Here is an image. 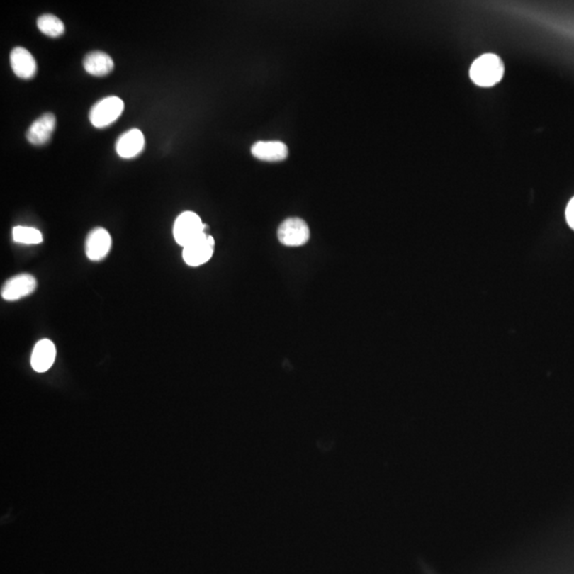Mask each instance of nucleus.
<instances>
[{
  "mask_svg": "<svg viewBox=\"0 0 574 574\" xmlns=\"http://www.w3.org/2000/svg\"><path fill=\"white\" fill-rule=\"evenodd\" d=\"M504 74L503 62L497 55H484L476 59L470 68V78L478 86L497 84Z\"/></svg>",
  "mask_w": 574,
  "mask_h": 574,
  "instance_id": "obj_1",
  "label": "nucleus"
},
{
  "mask_svg": "<svg viewBox=\"0 0 574 574\" xmlns=\"http://www.w3.org/2000/svg\"><path fill=\"white\" fill-rule=\"evenodd\" d=\"M125 104L116 96L103 98L94 104L89 112V120L96 128H106L112 125L123 114Z\"/></svg>",
  "mask_w": 574,
  "mask_h": 574,
  "instance_id": "obj_2",
  "label": "nucleus"
},
{
  "mask_svg": "<svg viewBox=\"0 0 574 574\" xmlns=\"http://www.w3.org/2000/svg\"><path fill=\"white\" fill-rule=\"evenodd\" d=\"M206 225L196 213H182L174 223V237L180 246L185 247L206 232Z\"/></svg>",
  "mask_w": 574,
  "mask_h": 574,
  "instance_id": "obj_3",
  "label": "nucleus"
},
{
  "mask_svg": "<svg viewBox=\"0 0 574 574\" xmlns=\"http://www.w3.org/2000/svg\"><path fill=\"white\" fill-rule=\"evenodd\" d=\"M214 246V238L204 232L199 237L183 247V259L187 265L193 267L203 265L213 257Z\"/></svg>",
  "mask_w": 574,
  "mask_h": 574,
  "instance_id": "obj_4",
  "label": "nucleus"
},
{
  "mask_svg": "<svg viewBox=\"0 0 574 574\" xmlns=\"http://www.w3.org/2000/svg\"><path fill=\"white\" fill-rule=\"evenodd\" d=\"M278 237L285 246L299 247L310 240L308 223L298 217H291L281 223Z\"/></svg>",
  "mask_w": 574,
  "mask_h": 574,
  "instance_id": "obj_5",
  "label": "nucleus"
},
{
  "mask_svg": "<svg viewBox=\"0 0 574 574\" xmlns=\"http://www.w3.org/2000/svg\"><path fill=\"white\" fill-rule=\"evenodd\" d=\"M38 287V281L29 274H21L9 278L1 288V297L6 301H16L31 295Z\"/></svg>",
  "mask_w": 574,
  "mask_h": 574,
  "instance_id": "obj_6",
  "label": "nucleus"
},
{
  "mask_svg": "<svg viewBox=\"0 0 574 574\" xmlns=\"http://www.w3.org/2000/svg\"><path fill=\"white\" fill-rule=\"evenodd\" d=\"M110 234L103 227H95L89 232L85 240V253L91 261H97L103 259L110 252Z\"/></svg>",
  "mask_w": 574,
  "mask_h": 574,
  "instance_id": "obj_7",
  "label": "nucleus"
},
{
  "mask_svg": "<svg viewBox=\"0 0 574 574\" xmlns=\"http://www.w3.org/2000/svg\"><path fill=\"white\" fill-rule=\"evenodd\" d=\"M10 63L13 72L21 79L33 78L38 70L33 55L23 47H16L11 51Z\"/></svg>",
  "mask_w": 574,
  "mask_h": 574,
  "instance_id": "obj_8",
  "label": "nucleus"
},
{
  "mask_svg": "<svg viewBox=\"0 0 574 574\" xmlns=\"http://www.w3.org/2000/svg\"><path fill=\"white\" fill-rule=\"evenodd\" d=\"M55 129V117L51 113L42 115L40 118L33 121L27 131L28 142L40 146L46 144L50 140Z\"/></svg>",
  "mask_w": 574,
  "mask_h": 574,
  "instance_id": "obj_9",
  "label": "nucleus"
},
{
  "mask_svg": "<svg viewBox=\"0 0 574 574\" xmlns=\"http://www.w3.org/2000/svg\"><path fill=\"white\" fill-rule=\"evenodd\" d=\"M145 138L138 129H131L119 136L116 142V151L123 159H132L142 152Z\"/></svg>",
  "mask_w": 574,
  "mask_h": 574,
  "instance_id": "obj_10",
  "label": "nucleus"
},
{
  "mask_svg": "<svg viewBox=\"0 0 574 574\" xmlns=\"http://www.w3.org/2000/svg\"><path fill=\"white\" fill-rule=\"evenodd\" d=\"M57 356L55 344L49 339L36 342L31 355V366L36 372H45L50 369Z\"/></svg>",
  "mask_w": 574,
  "mask_h": 574,
  "instance_id": "obj_11",
  "label": "nucleus"
},
{
  "mask_svg": "<svg viewBox=\"0 0 574 574\" xmlns=\"http://www.w3.org/2000/svg\"><path fill=\"white\" fill-rule=\"evenodd\" d=\"M251 152L257 159L266 162H280L286 159L288 149L286 145L278 140L274 142H257L251 148Z\"/></svg>",
  "mask_w": 574,
  "mask_h": 574,
  "instance_id": "obj_12",
  "label": "nucleus"
},
{
  "mask_svg": "<svg viewBox=\"0 0 574 574\" xmlns=\"http://www.w3.org/2000/svg\"><path fill=\"white\" fill-rule=\"evenodd\" d=\"M83 66L89 74L102 77L112 72L114 68V62H113L112 57L106 53L101 52V51H94L84 57Z\"/></svg>",
  "mask_w": 574,
  "mask_h": 574,
  "instance_id": "obj_13",
  "label": "nucleus"
},
{
  "mask_svg": "<svg viewBox=\"0 0 574 574\" xmlns=\"http://www.w3.org/2000/svg\"><path fill=\"white\" fill-rule=\"evenodd\" d=\"M36 23H38V28L40 32L46 34V35L51 36V38L61 36L65 31V26H64L63 21L52 14L42 15V16L38 17Z\"/></svg>",
  "mask_w": 574,
  "mask_h": 574,
  "instance_id": "obj_14",
  "label": "nucleus"
},
{
  "mask_svg": "<svg viewBox=\"0 0 574 574\" xmlns=\"http://www.w3.org/2000/svg\"><path fill=\"white\" fill-rule=\"evenodd\" d=\"M12 237L15 242L23 244H38L43 242V235L38 229L16 225L13 227Z\"/></svg>",
  "mask_w": 574,
  "mask_h": 574,
  "instance_id": "obj_15",
  "label": "nucleus"
},
{
  "mask_svg": "<svg viewBox=\"0 0 574 574\" xmlns=\"http://www.w3.org/2000/svg\"><path fill=\"white\" fill-rule=\"evenodd\" d=\"M565 219L569 227L574 230V197L570 200L565 208Z\"/></svg>",
  "mask_w": 574,
  "mask_h": 574,
  "instance_id": "obj_16",
  "label": "nucleus"
}]
</instances>
